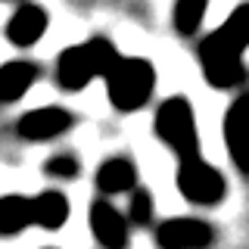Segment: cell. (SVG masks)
<instances>
[{
  "label": "cell",
  "instance_id": "6da1fadb",
  "mask_svg": "<svg viewBox=\"0 0 249 249\" xmlns=\"http://www.w3.org/2000/svg\"><path fill=\"white\" fill-rule=\"evenodd\" d=\"M122 59L119 47L109 37H90L84 44H72L56 59V81L62 90H84L93 78H106Z\"/></svg>",
  "mask_w": 249,
  "mask_h": 249
},
{
  "label": "cell",
  "instance_id": "7a4b0ae2",
  "mask_svg": "<svg viewBox=\"0 0 249 249\" xmlns=\"http://www.w3.org/2000/svg\"><path fill=\"white\" fill-rule=\"evenodd\" d=\"M103 81H106L109 103L119 109V112H137L153 97L156 69H153V62H146L140 56H122Z\"/></svg>",
  "mask_w": 249,
  "mask_h": 249
},
{
  "label": "cell",
  "instance_id": "3957f363",
  "mask_svg": "<svg viewBox=\"0 0 249 249\" xmlns=\"http://www.w3.org/2000/svg\"><path fill=\"white\" fill-rule=\"evenodd\" d=\"M156 134L168 146L178 159L199 153V137H196V119L193 106L187 97H168L156 109Z\"/></svg>",
  "mask_w": 249,
  "mask_h": 249
},
{
  "label": "cell",
  "instance_id": "277c9868",
  "mask_svg": "<svg viewBox=\"0 0 249 249\" xmlns=\"http://www.w3.org/2000/svg\"><path fill=\"white\" fill-rule=\"evenodd\" d=\"M196 59H199V66H202V75H206V81L212 84V88H218V90L237 88V84L246 81L243 53H240L233 44L224 41L218 28L209 31V35L199 41Z\"/></svg>",
  "mask_w": 249,
  "mask_h": 249
},
{
  "label": "cell",
  "instance_id": "5b68a950",
  "mask_svg": "<svg viewBox=\"0 0 249 249\" xmlns=\"http://www.w3.org/2000/svg\"><path fill=\"white\" fill-rule=\"evenodd\" d=\"M178 190L193 206H218L228 193V184H224L221 171L196 153L178 159Z\"/></svg>",
  "mask_w": 249,
  "mask_h": 249
},
{
  "label": "cell",
  "instance_id": "8992f818",
  "mask_svg": "<svg viewBox=\"0 0 249 249\" xmlns=\"http://www.w3.org/2000/svg\"><path fill=\"white\" fill-rule=\"evenodd\" d=\"M215 243V228L206 218H165L156 224V246L159 249H209Z\"/></svg>",
  "mask_w": 249,
  "mask_h": 249
},
{
  "label": "cell",
  "instance_id": "52a82bcc",
  "mask_svg": "<svg viewBox=\"0 0 249 249\" xmlns=\"http://www.w3.org/2000/svg\"><path fill=\"white\" fill-rule=\"evenodd\" d=\"M221 134L233 168L249 181V90H243L228 106V112L221 119Z\"/></svg>",
  "mask_w": 249,
  "mask_h": 249
},
{
  "label": "cell",
  "instance_id": "ba28073f",
  "mask_svg": "<svg viewBox=\"0 0 249 249\" xmlns=\"http://www.w3.org/2000/svg\"><path fill=\"white\" fill-rule=\"evenodd\" d=\"M90 233L103 249H128L131 243V224L124 215L112 206L109 199H93L90 202Z\"/></svg>",
  "mask_w": 249,
  "mask_h": 249
},
{
  "label": "cell",
  "instance_id": "9c48e42d",
  "mask_svg": "<svg viewBox=\"0 0 249 249\" xmlns=\"http://www.w3.org/2000/svg\"><path fill=\"white\" fill-rule=\"evenodd\" d=\"M75 124L72 112H66V109L59 106H41V109H31L19 119V137L25 140H53L59 134H66L69 128Z\"/></svg>",
  "mask_w": 249,
  "mask_h": 249
},
{
  "label": "cell",
  "instance_id": "30bf717a",
  "mask_svg": "<svg viewBox=\"0 0 249 249\" xmlns=\"http://www.w3.org/2000/svg\"><path fill=\"white\" fill-rule=\"evenodd\" d=\"M93 184L103 196H115V193H131L137 187V165L128 156H112L93 175Z\"/></svg>",
  "mask_w": 249,
  "mask_h": 249
},
{
  "label": "cell",
  "instance_id": "8fae6325",
  "mask_svg": "<svg viewBox=\"0 0 249 249\" xmlns=\"http://www.w3.org/2000/svg\"><path fill=\"white\" fill-rule=\"evenodd\" d=\"M44 31H47V13L37 3H22L19 10L10 16V22H6V37H10L16 47L37 44L44 37Z\"/></svg>",
  "mask_w": 249,
  "mask_h": 249
},
{
  "label": "cell",
  "instance_id": "7c38bea8",
  "mask_svg": "<svg viewBox=\"0 0 249 249\" xmlns=\"http://www.w3.org/2000/svg\"><path fill=\"white\" fill-rule=\"evenodd\" d=\"M41 75V66L28 59H13L0 66V103H16Z\"/></svg>",
  "mask_w": 249,
  "mask_h": 249
},
{
  "label": "cell",
  "instance_id": "4fadbf2b",
  "mask_svg": "<svg viewBox=\"0 0 249 249\" xmlns=\"http://www.w3.org/2000/svg\"><path fill=\"white\" fill-rule=\"evenodd\" d=\"M69 218V199L59 190H44L31 196V224L44 231H59Z\"/></svg>",
  "mask_w": 249,
  "mask_h": 249
},
{
  "label": "cell",
  "instance_id": "5bb4252c",
  "mask_svg": "<svg viewBox=\"0 0 249 249\" xmlns=\"http://www.w3.org/2000/svg\"><path fill=\"white\" fill-rule=\"evenodd\" d=\"M31 224V199L10 193L0 199V237H13V233L25 231Z\"/></svg>",
  "mask_w": 249,
  "mask_h": 249
},
{
  "label": "cell",
  "instance_id": "9a60e30c",
  "mask_svg": "<svg viewBox=\"0 0 249 249\" xmlns=\"http://www.w3.org/2000/svg\"><path fill=\"white\" fill-rule=\"evenodd\" d=\"M206 13H209V0H175V10H171L175 31L184 37L199 35V25L206 22Z\"/></svg>",
  "mask_w": 249,
  "mask_h": 249
},
{
  "label": "cell",
  "instance_id": "2e32d148",
  "mask_svg": "<svg viewBox=\"0 0 249 249\" xmlns=\"http://www.w3.org/2000/svg\"><path fill=\"white\" fill-rule=\"evenodd\" d=\"M218 31H221V37L228 44H233L240 53L249 50V0L240 3L237 10L224 19V25H218Z\"/></svg>",
  "mask_w": 249,
  "mask_h": 249
},
{
  "label": "cell",
  "instance_id": "e0dca14e",
  "mask_svg": "<svg viewBox=\"0 0 249 249\" xmlns=\"http://www.w3.org/2000/svg\"><path fill=\"white\" fill-rule=\"evenodd\" d=\"M153 215H156L153 193L143 190V187H134V190H131V202H128V221L137 224V228H150Z\"/></svg>",
  "mask_w": 249,
  "mask_h": 249
},
{
  "label": "cell",
  "instance_id": "ac0fdd59",
  "mask_svg": "<svg viewBox=\"0 0 249 249\" xmlns=\"http://www.w3.org/2000/svg\"><path fill=\"white\" fill-rule=\"evenodd\" d=\"M44 171L50 178H56V181H75V178L81 175V162H78L72 153H59V156H50V159L44 162Z\"/></svg>",
  "mask_w": 249,
  "mask_h": 249
}]
</instances>
